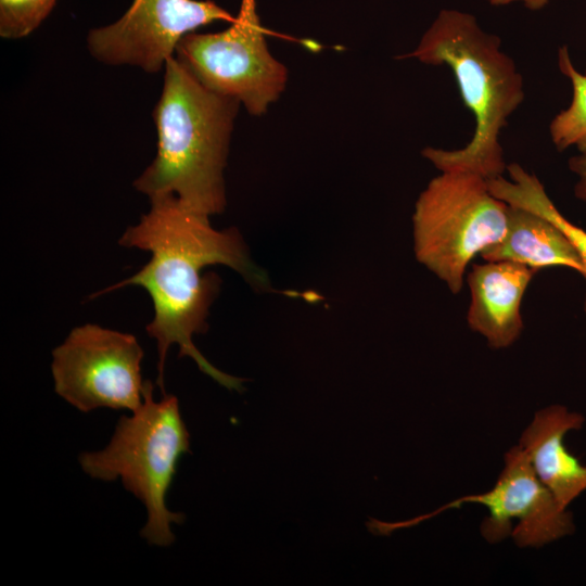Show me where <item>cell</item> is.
<instances>
[{"label": "cell", "mask_w": 586, "mask_h": 586, "mask_svg": "<svg viewBox=\"0 0 586 586\" xmlns=\"http://www.w3.org/2000/svg\"><path fill=\"white\" fill-rule=\"evenodd\" d=\"M164 68L163 90L153 110L157 153L133 186L150 199L174 195L201 215L220 214L240 102L207 89L174 55Z\"/></svg>", "instance_id": "7a4b0ae2"}, {"label": "cell", "mask_w": 586, "mask_h": 586, "mask_svg": "<svg viewBox=\"0 0 586 586\" xmlns=\"http://www.w3.org/2000/svg\"><path fill=\"white\" fill-rule=\"evenodd\" d=\"M569 169L576 176L574 195L586 202V153H578L568 161Z\"/></svg>", "instance_id": "2e32d148"}, {"label": "cell", "mask_w": 586, "mask_h": 586, "mask_svg": "<svg viewBox=\"0 0 586 586\" xmlns=\"http://www.w3.org/2000/svg\"><path fill=\"white\" fill-rule=\"evenodd\" d=\"M584 73L586 74V69H585V72H584Z\"/></svg>", "instance_id": "ac0fdd59"}, {"label": "cell", "mask_w": 586, "mask_h": 586, "mask_svg": "<svg viewBox=\"0 0 586 586\" xmlns=\"http://www.w3.org/2000/svg\"><path fill=\"white\" fill-rule=\"evenodd\" d=\"M143 349L137 337L93 323L74 328L52 352L55 393L82 412L136 411L143 402Z\"/></svg>", "instance_id": "ba28073f"}, {"label": "cell", "mask_w": 586, "mask_h": 586, "mask_svg": "<svg viewBox=\"0 0 586 586\" xmlns=\"http://www.w3.org/2000/svg\"><path fill=\"white\" fill-rule=\"evenodd\" d=\"M176 53L203 86L253 115L264 114L286 85V68L268 49L256 0H242L238 16L220 33L187 34Z\"/></svg>", "instance_id": "8992f818"}, {"label": "cell", "mask_w": 586, "mask_h": 586, "mask_svg": "<svg viewBox=\"0 0 586 586\" xmlns=\"http://www.w3.org/2000/svg\"><path fill=\"white\" fill-rule=\"evenodd\" d=\"M507 171L509 178L499 176L487 180L493 194L510 205L522 206L538 213L560 228L581 256L584 266L582 276L586 281V230L561 214L547 194L544 184L534 174L528 173L517 163L507 165ZM584 311L586 313V294Z\"/></svg>", "instance_id": "4fadbf2b"}, {"label": "cell", "mask_w": 586, "mask_h": 586, "mask_svg": "<svg viewBox=\"0 0 586 586\" xmlns=\"http://www.w3.org/2000/svg\"><path fill=\"white\" fill-rule=\"evenodd\" d=\"M405 58L447 66L474 117V131L459 149L425 148L422 155L440 171L464 170L486 180L507 170L502 129L524 101V81L501 40L484 31L475 17L456 10L440 12L419 44Z\"/></svg>", "instance_id": "3957f363"}, {"label": "cell", "mask_w": 586, "mask_h": 586, "mask_svg": "<svg viewBox=\"0 0 586 586\" xmlns=\"http://www.w3.org/2000/svg\"><path fill=\"white\" fill-rule=\"evenodd\" d=\"M509 204L479 174L446 170L430 180L412 214L417 260L453 294L462 290L468 266L502 239Z\"/></svg>", "instance_id": "5b68a950"}, {"label": "cell", "mask_w": 586, "mask_h": 586, "mask_svg": "<svg viewBox=\"0 0 586 586\" xmlns=\"http://www.w3.org/2000/svg\"><path fill=\"white\" fill-rule=\"evenodd\" d=\"M234 17L211 0H133L115 23L89 31L90 53L110 65L157 73L180 39L194 29Z\"/></svg>", "instance_id": "9c48e42d"}, {"label": "cell", "mask_w": 586, "mask_h": 586, "mask_svg": "<svg viewBox=\"0 0 586 586\" xmlns=\"http://www.w3.org/2000/svg\"><path fill=\"white\" fill-rule=\"evenodd\" d=\"M492 5H506L511 2L522 1L526 8L536 11L547 5L549 0H487Z\"/></svg>", "instance_id": "e0dca14e"}, {"label": "cell", "mask_w": 586, "mask_h": 586, "mask_svg": "<svg viewBox=\"0 0 586 586\" xmlns=\"http://www.w3.org/2000/svg\"><path fill=\"white\" fill-rule=\"evenodd\" d=\"M536 271L513 262L485 260L467 272L471 294L467 322L489 347L507 348L520 337L522 301Z\"/></svg>", "instance_id": "30bf717a"}, {"label": "cell", "mask_w": 586, "mask_h": 586, "mask_svg": "<svg viewBox=\"0 0 586 586\" xmlns=\"http://www.w3.org/2000/svg\"><path fill=\"white\" fill-rule=\"evenodd\" d=\"M585 418L563 405L539 409L521 434L519 445L561 507L586 491V464L566 448L565 436L582 429Z\"/></svg>", "instance_id": "8fae6325"}, {"label": "cell", "mask_w": 586, "mask_h": 586, "mask_svg": "<svg viewBox=\"0 0 586 586\" xmlns=\"http://www.w3.org/2000/svg\"><path fill=\"white\" fill-rule=\"evenodd\" d=\"M558 67L571 84L572 98L551 119L549 136L558 151L574 148L586 153V74L575 67L566 46L558 50Z\"/></svg>", "instance_id": "5bb4252c"}, {"label": "cell", "mask_w": 586, "mask_h": 586, "mask_svg": "<svg viewBox=\"0 0 586 586\" xmlns=\"http://www.w3.org/2000/svg\"><path fill=\"white\" fill-rule=\"evenodd\" d=\"M131 413L119 418L105 448L81 453L78 461L93 479H120L146 508L141 536L150 545L167 547L175 540L171 524L184 521L183 513L167 508L166 495L180 457L190 450V435L177 397L164 394L155 402L149 380L142 405Z\"/></svg>", "instance_id": "277c9868"}, {"label": "cell", "mask_w": 586, "mask_h": 586, "mask_svg": "<svg viewBox=\"0 0 586 586\" xmlns=\"http://www.w3.org/2000/svg\"><path fill=\"white\" fill-rule=\"evenodd\" d=\"M488 262H513L535 270L565 267L584 273L581 256L568 235L538 213L510 205L505 235L481 255Z\"/></svg>", "instance_id": "7c38bea8"}, {"label": "cell", "mask_w": 586, "mask_h": 586, "mask_svg": "<svg viewBox=\"0 0 586 586\" xmlns=\"http://www.w3.org/2000/svg\"><path fill=\"white\" fill-rule=\"evenodd\" d=\"M468 504L486 509L481 534L491 544L511 536L520 548H539L575 531L572 513L560 506L519 444L505 454L504 468L488 491L461 496L411 520L387 523L372 519L367 526L374 534L388 535Z\"/></svg>", "instance_id": "52a82bcc"}, {"label": "cell", "mask_w": 586, "mask_h": 586, "mask_svg": "<svg viewBox=\"0 0 586 586\" xmlns=\"http://www.w3.org/2000/svg\"><path fill=\"white\" fill-rule=\"evenodd\" d=\"M56 0H0V36L18 39L33 33Z\"/></svg>", "instance_id": "9a60e30c"}, {"label": "cell", "mask_w": 586, "mask_h": 586, "mask_svg": "<svg viewBox=\"0 0 586 586\" xmlns=\"http://www.w3.org/2000/svg\"><path fill=\"white\" fill-rule=\"evenodd\" d=\"M150 211L129 227L118 243L151 253L150 260L131 277L90 296H99L127 285L143 288L151 296L154 316L146 326L157 345V384L164 393V366L171 345L179 357L192 358L200 370L220 385L243 391V379L215 368L196 348L193 335L207 329L209 306L219 288L214 273L203 269L221 264L239 272L252 286L270 289L268 276L251 258L233 228L216 230L209 217L184 207L174 195L150 199Z\"/></svg>", "instance_id": "6da1fadb"}]
</instances>
